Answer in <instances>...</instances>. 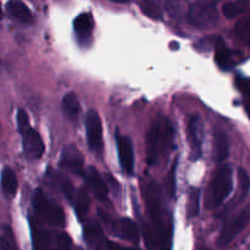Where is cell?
<instances>
[{
    "label": "cell",
    "instance_id": "obj_26",
    "mask_svg": "<svg viewBox=\"0 0 250 250\" xmlns=\"http://www.w3.org/2000/svg\"><path fill=\"white\" fill-rule=\"evenodd\" d=\"M249 4L247 0H234V1H229L224 5L222 11L227 19H234L239 15L244 14L248 10Z\"/></svg>",
    "mask_w": 250,
    "mask_h": 250
},
{
    "label": "cell",
    "instance_id": "obj_19",
    "mask_svg": "<svg viewBox=\"0 0 250 250\" xmlns=\"http://www.w3.org/2000/svg\"><path fill=\"white\" fill-rule=\"evenodd\" d=\"M0 183H1V189L5 197L12 198L16 194L17 190V177L15 175L14 170L10 167H4L0 176Z\"/></svg>",
    "mask_w": 250,
    "mask_h": 250
},
{
    "label": "cell",
    "instance_id": "obj_34",
    "mask_svg": "<svg viewBox=\"0 0 250 250\" xmlns=\"http://www.w3.org/2000/svg\"><path fill=\"white\" fill-rule=\"evenodd\" d=\"M2 17V11H1V6H0V20H1Z\"/></svg>",
    "mask_w": 250,
    "mask_h": 250
},
{
    "label": "cell",
    "instance_id": "obj_11",
    "mask_svg": "<svg viewBox=\"0 0 250 250\" xmlns=\"http://www.w3.org/2000/svg\"><path fill=\"white\" fill-rule=\"evenodd\" d=\"M188 141L192 150V160H199L203 154V126L199 116H192L189 119Z\"/></svg>",
    "mask_w": 250,
    "mask_h": 250
},
{
    "label": "cell",
    "instance_id": "obj_3",
    "mask_svg": "<svg viewBox=\"0 0 250 250\" xmlns=\"http://www.w3.org/2000/svg\"><path fill=\"white\" fill-rule=\"evenodd\" d=\"M233 190V170L229 164H224L217 168L207 197V207L217 209L225 203Z\"/></svg>",
    "mask_w": 250,
    "mask_h": 250
},
{
    "label": "cell",
    "instance_id": "obj_4",
    "mask_svg": "<svg viewBox=\"0 0 250 250\" xmlns=\"http://www.w3.org/2000/svg\"><path fill=\"white\" fill-rule=\"evenodd\" d=\"M33 209L37 220L53 227L65 226V214L56 203L49 199L42 190H37L33 197Z\"/></svg>",
    "mask_w": 250,
    "mask_h": 250
},
{
    "label": "cell",
    "instance_id": "obj_14",
    "mask_svg": "<svg viewBox=\"0 0 250 250\" xmlns=\"http://www.w3.org/2000/svg\"><path fill=\"white\" fill-rule=\"evenodd\" d=\"M62 233V232H61ZM61 233H53L50 231L41 229H32V237H33L34 248L38 249H50L60 247Z\"/></svg>",
    "mask_w": 250,
    "mask_h": 250
},
{
    "label": "cell",
    "instance_id": "obj_9",
    "mask_svg": "<svg viewBox=\"0 0 250 250\" xmlns=\"http://www.w3.org/2000/svg\"><path fill=\"white\" fill-rule=\"evenodd\" d=\"M60 167L75 175H84V159L75 144H67L63 146L60 156Z\"/></svg>",
    "mask_w": 250,
    "mask_h": 250
},
{
    "label": "cell",
    "instance_id": "obj_13",
    "mask_svg": "<svg viewBox=\"0 0 250 250\" xmlns=\"http://www.w3.org/2000/svg\"><path fill=\"white\" fill-rule=\"evenodd\" d=\"M84 178L87 180L88 186L93 192L94 197L100 202H105L107 199V186L98 170L93 166H89L87 171H84Z\"/></svg>",
    "mask_w": 250,
    "mask_h": 250
},
{
    "label": "cell",
    "instance_id": "obj_21",
    "mask_svg": "<svg viewBox=\"0 0 250 250\" xmlns=\"http://www.w3.org/2000/svg\"><path fill=\"white\" fill-rule=\"evenodd\" d=\"M165 9L170 17L175 21H183L188 14L187 0H167L165 4Z\"/></svg>",
    "mask_w": 250,
    "mask_h": 250
},
{
    "label": "cell",
    "instance_id": "obj_10",
    "mask_svg": "<svg viewBox=\"0 0 250 250\" xmlns=\"http://www.w3.org/2000/svg\"><path fill=\"white\" fill-rule=\"evenodd\" d=\"M117 153L120 165L127 175H133L134 171V149L131 138L122 134H117Z\"/></svg>",
    "mask_w": 250,
    "mask_h": 250
},
{
    "label": "cell",
    "instance_id": "obj_12",
    "mask_svg": "<svg viewBox=\"0 0 250 250\" xmlns=\"http://www.w3.org/2000/svg\"><path fill=\"white\" fill-rule=\"evenodd\" d=\"M112 233L124 241L131 242L133 244H138L141 239L139 229L137 225L129 219H119L112 222Z\"/></svg>",
    "mask_w": 250,
    "mask_h": 250
},
{
    "label": "cell",
    "instance_id": "obj_17",
    "mask_svg": "<svg viewBox=\"0 0 250 250\" xmlns=\"http://www.w3.org/2000/svg\"><path fill=\"white\" fill-rule=\"evenodd\" d=\"M84 238L85 242L93 248H106L111 247L112 244L109 243L103 232L102 227L98 225V222H89L84 227Z\"/></svg>",
    "mask_w": 250,
    "mask_h": 250
},
{
    "label": "cell",
    "instance_id": "obj_23",
    "mask_svg": "<svg viewBox=\"0 0 250 250\" xmlns=\"http://www.w3.org/2000/svg\"><path fill=\"white\" fill-rule=\"evenodd\" d=\"M164 0H142V11L151 20H160L163 17Z\"/></svg>",
    "mask_w": 250,
    "mask_h": 250
},
{
    "label": "cell",
    "instance_id": "obj_25",
    "mask_svg": "<svg viewBox=\"0 0 250 250\" xmlns=\"http://www.w3.org/2000/svg\"><path fill=\"white\" fill-rule=\"evenodd\" d=\"M75 209H76V215L78 216L80 220H84V217L87 216L88 210H89V197H88L87 190L82 189L78 190L75 194Z\"/></svg>",
    "mask_w": 250,
    "mask_h": 250
},
{
    "label": "cell",
    "instance_id": "obj_15",
    "mask_svg": "<svg viewBox=\"0 0 250 250\" xmlns=\"http://www.w3.org/2000/svg\"><path fill=\"white\" fill-rule=\"evenodd\" d=\"M73 29L77 36V39L81 43H88L92 38L93 29H94V22L90 14H81L73 21Z\"/></svg>",
    "mask_w": 250,
    "mask_h": 250
},
{
    "label": "cell",
    "instance_id": "obj_27",
    "mask_svg": "<svg viewBox=\"0 0 250 250\" xmlns=\"http://www.w3.org/2000/svg\"><path fill=\"white\" fill-rule=\"evenodd\" d=\"M62 109L71 120L77 119L80 114V102L75 93H67L62 99Z\"/></svg>",
    "mask_w": 250,
    "mask_h": 250
},
{
    "label": "cell",
    "instance_id": "obj_1",
    "mask_svg": "<svg viewBox=\"0 0 250 250\" xmlns=\"http://www.w3.org/2000/svg\"><path fill=\"white\" fill-rule=\"evenodd\" d=\"M146 200L148 205L149 216L151 221V236L148 239H154L160 248H170L172 238V225L163 203L161 189L155 182H150L146 187Z\"/></svg>",
    "mask_w": 250,
    "mask_h": 250
},
{
    "label": "cell",
    "instance_id": "obj_8",
    "mask_svg": "<svg viewBox=\"0 0 250 250\" xmlns=\"http://www.w3.org/2000/svg\"><path fill=\"white\" fill-rule=\"evenodd\" d=\"M19 132L22 137V146H23L24 155L31 160L41 158L45 150L41 134L36 129L32 128L31 125H27L23 128H20Z\"/></svg>",
    "mask_w": 250,
    "mask_h": 250
},
{
    "label": "cell",
    "instance_id": "obj_18",
    "mask_svg": "<svg viewBox=\"0 0 250 250\" xmlns=\"http://www.w3.org/2000/svg\"><path fill=\"white\" fill-rule=\"evenodd\" d=\"M6 11L11 19L21 23H31L33 21L31 10L21 0H9L6 4Z\"/></svg>",
    "mask_w": 250,
    "mask_h": 250
},
{
    "label": "cell",
    "instance_id": "obj_32",
    "mask_svg": "<svg viewBox=\"0 0 250 250\" xmlns=\"http://www.w3.org/2000/svg\"><path fill=\"white\" fill-rule=\"evenodd\" d=\"M247 110H248V114L250 116V97L247 98Z\"/></svg>",
    "mask_w": 250,
    "mask_h": 250
},
{
    "label": "cell",
    "instance_id": "obj_30",
    "mask_svg": "<svg viewBox=\"0 0 250 250\" xmlns=\"http://www.w3.org/2000/svg\"><path fill=\"white\" fill-rule=\"evenodd\" d=\"M237 85L241 89V92L246 95V98L250 97V81L247 78L238 77L237 78Z\"/></svg>",
    "mask_w": 250,
    "mask_h": 250
},
{
    "label": "cell",
    "instance_id": "obj_5",
    "mask_svg": "<svg viewBox=\"0 0 250 250\" xmlns=\"http://www.w3.org/2000/svg\"><path fill=\"white\" fill-rule=\"evenodd\" d=\"M188 21L195 27L207 28L219 21L216 0H197L188 9Z\"/></svg>",
    "mask_w": 250,
    "mask_h": 250
},
{
    "label": "cell",
    "instance_id": "obj_6",
    "mask_svg": "<svg viewBox=\"0 0 250 250\" xmlns=\"http://www.w3.org/2000/svg\"><path fill=\"white\" fill-rule=\"evenodd\" d=\"M250 225V203L247 205L236 217L227 222L221 229V233L219 237V246L226 247L234 241L236 237H238L244 229Z\"/></svg>",
    "mask_w": 250,
    "mask_h": 250
},
{
    "label": "cell",
    "instance_id": "obj_35",
    "mask_svg": "<svg viewBox=\"0 0 250 250\" xmlns=\"http://www.w3.org/2000/svg\"><path fill=\"white\" fill-rule=\"evenodd\" d=\"M249 44H250V43H249Z\"/></svg>",
    "mask_w": 250,
    "mask_h": 250
},
{
    "label": "cell",
    "instance_id": "obj_7",
    "mask_svg": "<svg viewBox=\"0 0 250 250\" xmlns=\"http://www.w3.org/2000/svg\"><path fill=\"white\" fill-rule=\"evenodd\" d=\"M85 134L90 150L95 154H102L104 150L103 125L99 114L95 110H89L85 115Z\"/></svg>",
    "mask_w": 250,
    "mask_h": 250
},
{
    "label": "cell",
    "instance_id": "obj_29",
    "mask_svg": "<svg viewBox=\"0 0 250 250\" xmlns=\"http://www.w3.org/2000/svg\"><path fill=\"white\" fill-rule=\"evenodd\" d=\"M200 209V190L195 189L192 193V199H190V216H197L199 214Z\"/></svg>",
    "mask_w": 250,
    "mask_h": 250
},
{
    "label": "cell",
    "instance_id": "obj_20",
    "mask_svg": "<svg viewBox=\"0 0 250 250\" xmlns=\"http://www.w3.org/2000/svg\"><path fill=\"white\" fill-rule=\"evenodd\" d=\"M48 175L49 177H50L51 182H53L54 185H55L56 187L62 192V194L65 195L70 202H73V198H75L76 192H75V188H73V186L71 185L70 181H68L65 176H62L59 172H55V171L53 170H49Z\"/></svg>",
    "mask_w": 250,
    "mask_h": 250
},
{
    "label": "cell",
    "instance_id": "obj_2",
    "mask_svg": "<svg viewBox=\"0 0 250 250\" xmlns=\"http://www.w3.org/2000/svg\"><path fill=\"white\" fill-rule=\"evenodd\" d=\"M175 132L170 120L160 117L153 122L146 133V161L155 165L160 159H167L173 148Z\"/></svg>",
    "mask_w": 250,
    "mask_h": 250
},
{
    "label": "cell",
    "instance_id": "obj_16",
    "mask_svg": "<svg viewBox=\"0 0 250 250\" xmlns=\"http://www.w3.org/2000/svg\"><path fill=\"white\" fill-rule=\"evenodd\" d=\"M237 58H238V55H237L236 51L227 48V46L225 45L224 41L217 39L216 44H215V59H216L217 65H219L222 70H231V68L236 65L237 61H238Z\"/></svg>",
    "mask_w": 250,
    "mask_h": 250
},
{
    "label": "cell",
    "instance_id": "obj_31",
    "mask_svg": "<svg viewBox=\"0 0 250 250\" xmlns=\"http://www.w3.org/2000/svg\"><path fill=\"white\" fill-rule=\"evenodd\" d=\"M175 176H176V165L173 166L172 170L170 172V182H168V190H170V195L171 197H175L176 193V182H175Z\"/></svg>",
    "mask_w": 250,
    "mask_h": 250
},
{
    "label": "cell",
    "instance_id": "obj_28",
    "mask_svg": "<svg viewBox=\"0 0 250 250\" xmlns=\"http://www.w3.org/2000/svg\"><path fill=\"white\" fill-rule=\"evenodd\" d=\"M0 249L1 250H10L16 249V243H15L14 234L9 227L5 226L2 234L0 236Z\"/></svg>",
    "mask_w": 250,
    "mask_h": 250
},
{
    "label": "cell",
    "instance_id": "obj_33",
    "mask_svg": "<svg viewBox=\"0 0 250 250\" xmlns=\"http://www.w3.org/2000/svg\"><path fill=\"white\" fill-rule=\"evenodd\" d=\"M111 1H114V2H120V4H124V2L131 1V0H111Z\"/></svg>",
    "mask_w": 250,
    "mask_h": 250
},
{
    "label": "cell",
    "instance_id": "obj_24",
    "mask_svg": "<svg viewBox=\"0 0 250 250\" xmlns=\"http://www.w3.org/2000/svg\"><path fill=\"white\" fill-rule=\"evenodd\" d=\"M238 181H239V195L233 200L232 207L239 205L243 203L248 197L250 192V177L244 168H239L238 171Z\"/></svg>",
    "mask_w": 250,
    "mask_h": 250
},
{
    "label": "cell",
    "instance_id": "obj_22",
    "mask_svg": "<svg viewBox=\"0 0 250 250\" xmlns=\"http://www.w3.org/2000/svg\"><path fill=\"white\" fill-rule=\"evenodd\" d=\"M215 155L219 163H224L229 156V143L226 133L222 131L215 132Z\"/></svg>",
    "mask_w": 250,
    "mask_h": 250
}]
</instances>
